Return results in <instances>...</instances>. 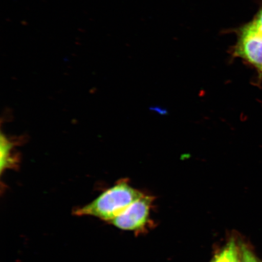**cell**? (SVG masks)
Listing matches in <instances>:
<instances>
[{
  "instance_id": "obj_6",
  "label": "cell",
  "mask_w": 262,
  "mask_h": 262,
  "mask_svg": "<svg viewBox=\"0 0 262 262\" xmlns=\"http://www.w3.org/2000/svg\"><path fill=\"white\" fill-rule=\"evenodd\" d=\"M241 250L242 258L241 262H259L245 246L242 245Z\"/></svg>"
},
{
  "instance_id": "obj_5",
  "label": "cell",
  "mask_w": 262,
  "mask_h": 262,
  "mask_svg": "<svg viewBox=\"0 0 262 262\" xmlns=\"http://www.w3.org/2000/svg\"><path fill=\"white\" fill-rule=\"evenodd\" d=\"M211 262H241L236 244L231 240Z\"/></svg>"
},
{
  "instance_id": "obj_3",
  "label": "cell",
  "mask_w": 262,
  "mask_h": 262,
  "mask_svg": "<svg viewBox=\"0 0 262 262\" xmlns=\"http://www.w3.org/2000/svg\"><path fill=\"white\" fill-rule=\"evenodd\" d=\"M152 199L143 195L117 215L110 224L125 231H136L142 228L148 219Z\"/></svg>"
},
{
  "instance_id": "obj_7",
  "label": "cell",
  "mask_w": 262,
  "mask_h": 262,
  "mask_svg": "<svg viewBox=\"0 0 262 262\" xmlns=\"http://www.w3.org/2000/svg\"><path fill=\"white\" fill-rule=\"evenodd\" d=\"M254 24L262 29V6L259 11L257 12V14L255 16L254 20Z\"/></svg>"
},
{
  "instance_id": "obj_4",
  "label": "cell",
  "mask_w": 262,
  "mask_h": 262,
  "mask_svg": "<svg viewBox=\"0 0 262 262\" xmlns=\"http://www.w3.org/2000/svg\"><path fill=\"white\" fill-rule=\"evenodd\" d=\"M14 145L7 137L3 135L1 136V172L4 170L11 168L15 165L16 160L12 156V150Z\"/></svg>"
},
{
  "instance_id": "obj_2",
  "label": "cell",
  "mask_w": 262,
  "mask_h": 262,
  "mask_svg": "<svg viewBox=\"0 0 262 262\" xmlns=\"http://www.w3.org/2000/svg\"><path fill=\"white\" fill-rule=\"evenodd\" d=\"M234 55L251 65L258 78L262 77V29L253 21L241 29Z\"/></svg>"
},
{
  "instance_id": "obj_1",
  "label": "cell",
  "mask_w": 262,
  "mask_h": 262,
  "mask_svg": "<svg viewBox=\"0 0 262 262\" xmlns=\"http://www.w3.org/2000/svg\"><path fill=\"white\" fill-rule=\"evenodd\" d=\"M143 195L126 180H120L89 204L75 209L74 214L77 216H91L110 223Z\"/></svg>"
}]
</instances>
